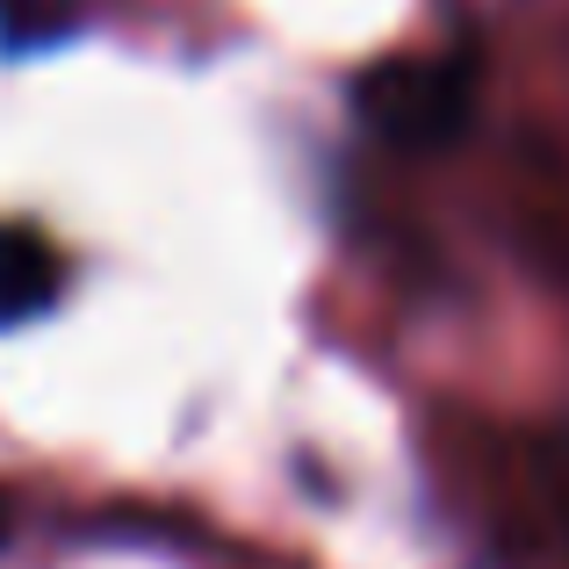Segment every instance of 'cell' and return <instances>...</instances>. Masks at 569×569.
<instances>
[{
	"instance_id": "1",
	"label": "cell",
	"mask_w": 569,
	"mask_h": 569,
	"mask_svg": "<svg viewBox=\"0 0 569 569\" xmlns=\"http://www.w3.org/2000/svg\"><path fill=\"white\" fill-rule=\"evenodd\" d=\"M368 123L397 144H447L469 116V66L418 58V66H382L361 94Z\"/></svg>"
},
{
	"instance_id": "2",
	"label": "cell",
	"mask_w": 569,
	"mask_h": 569,
	"mask_svg": "<svg viewBox=\"0 0 569 569\" xmlns=\"http://www.w3.org/2000/svg\"><path fill=\"white\" fill-rule=\"evenodd\" d=\"M58 303V252L29 223H0V332L43 318Z\"/></svg>"
},
{
	"instance_id": "3",
	"label": "cell",
	"mask_w": 569,
	"mask_h": 569,
	"mask_svg": "<svg viewBox=\"0 0 569 569\" xmlns=\"http://www.w3.org/2000/svg\"><path fill=\"white\" fill-rule=\"evenodd\" d=\"M0 548H8V498H0Z\"/></svg>"
}]
</instances>
